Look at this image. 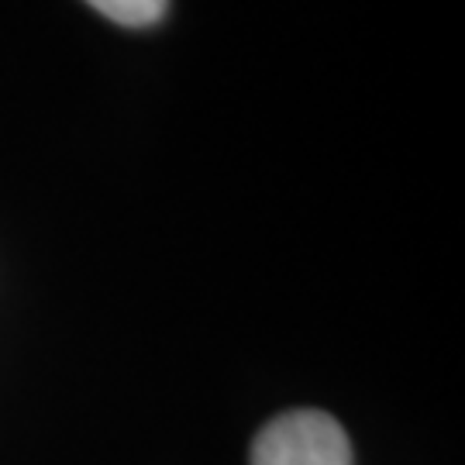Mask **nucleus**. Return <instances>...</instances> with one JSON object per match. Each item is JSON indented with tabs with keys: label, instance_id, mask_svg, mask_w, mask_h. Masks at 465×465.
<instances>
[{
	"label": "nucleus",
	"instance_id": "nucleus-2",
	"mask_svg": "<svg viewBox=\"0 0 465 465\" xmlns=\"http://www.w3.org/2000/svg\"><path fill=\"white\" fill-rule=\"evenodd\" d=\"M86 4L124 28H145L166 15L169 0H86Z\"/></svg>",
	"mask_w": 465,
	"mask_h": 465
},
{
	"label": "nucleus",
	"instance_id": "nucleus-1",
	"mask_svg": "<svg viewBox=\"0 0 465 465\" xmlns=\"http://www.w3.org/2000/svg\"><path fill=\"white\" fill-rule=\"evenodd\" d=\"M252 465H351V441L324 411H286L255 434Z\"/></svg>",
	"mask_w": 465,
	"mask_h": 465
}]
</instances>
